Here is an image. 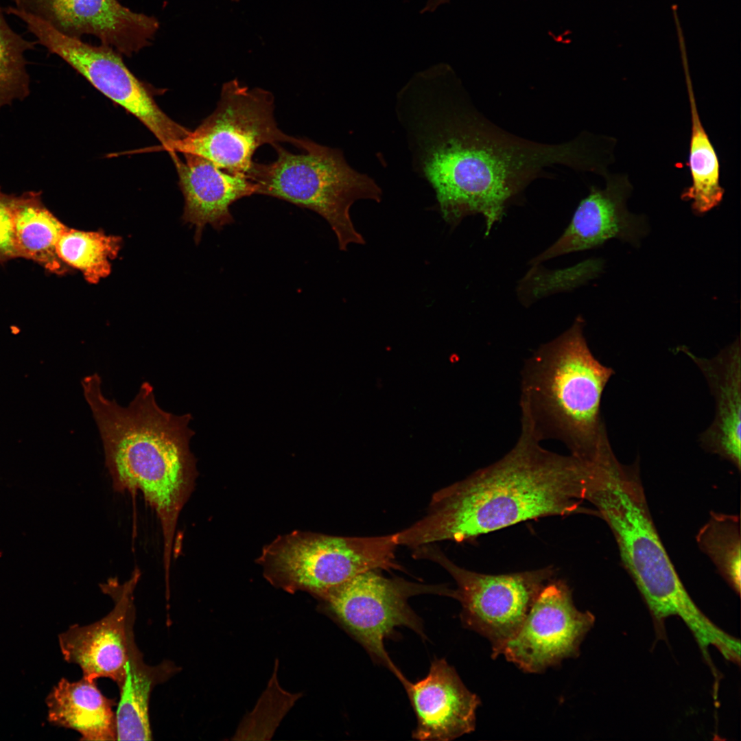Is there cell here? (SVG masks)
Returning a JSON list of instances; mask_svg holds the SVG:
<instances>
[{"mask_svg":"<svg viewBox=\"0 0 741 741\" xmlns=\"http://www.w3.org/2000/svg\"><path fill=\"white\" fill-rule=\"evenodd\" d=\"M426 135L423 169L434 189L443 219L456 226L471 215L485 220V235L506 208L545 169L563 165L591 171L596 152L587 132L548 144L507 132L460 94Z\"/></svg>","mask_w":741,"mask_h":741,"instance_id":"cell-1","label":"cell"},{"mask_svg":"<svg viewBox=\"0 0 741 741\" xmlns=\"http://www.w3.org/2000/svg\"><path fill=\"white\" fill-rule=\"evenodd\" d=\"M540 442L521 426L501 459L435 493L427 513L396 532L398 545L461 543L528 520L587 513L580 505L587 462L545 449Z\"/></svg>","mask_w":741,"mask_h":741,"instance_id":"cell-2","label":"cell"},{"mask_svg":"<svg viewBox=\"0 0 741 741\" xmlns=\"http://www.w3.org/2000/svg\"><path fill=\"white\" fill-rule=\"evenodd\" d=\"M82 386L114 490L141 492L160 521L167 578L178 519L198 475L196 459L189 449L195 434L189 426L192 416L163 410L148 381L141 384L127 407L104 395L97 373L84 377Z\"/></svg>","mask_w":741,"mask_h":741,"instance_id":"cell-3","label":"cell"},{"mask_svg":"<svg viewBox=\"0 0 741 741\" xmlns=\"http://www.w3.org/2000/svg\"><path fill=\"white\" fill-rule=\"evenodd\" d=\"M576 318L555 339L541 345L521 370V426L539 440L555 439L571 455L592 458L609 440L600 415L604 388L615 374L591 353Z\"/></svg>","mask_w":741,"mask_h":741,"instance_id":"cell-4","label":"cell"},{"mask_svg":"<svg viewBox=\"0 0 741 741\" xmlns=\"http://www.w3.org/2000/svg\"><path fill=\"white\" fill-rule=\"evenodd\" d=\"M638 464H622L611 447L589 462L584 500L607 523L622 561L658 624L679 617L693 635L704 633L710 620L694 602L657 532L646 502Z\"/></svg>","mask_w":741,"mask_h":741,"instance_id":"cell-5","label":"cell"},{"mask_svg":"<svg viewBox=\"0 0 741 741\" xmlns=\"http://www.w3.org/2000/svg\"><path fill=\"white\" fill-rule=\"evenodd\" d=\"M272 146L277 158L268 164L253 162L246 174L257 186L256 194L317 213L330 225L342 250L351 244H364L349 210L360 199L381 200V189L373 180L353 169L340 150L314 141L305 154L290 152L279 143Z\"/></svg>","mask_w":741,"mask_h":741,"instance_id":"cell-6","label":"cell"},{"mask_svg":"<svg viewBox=\"0 0 741 741\" xmlns=\"http://www.w3.org/2000/svg\"><path fill=\"white\" fill-rule=\"evenodd\" d=\"M395 533L340 537L294 532L268 545L259 558L268 578L319 597L369 570L397 569Z\"/></svg>","mask_w":741,"mask_h":741,"instance_id":"cell-7","label":"cell"},{"mask_svg":"<svg viewBox=\"0 0 741 741\" xmlns=\"http://www.w3.org/2000/svg\"><path fill=\"white\" fill-rule=\"evenodd\" d=\"M274 109L270 92L249 89L237 79L231 80L223 84L213 113L196 129L163 150L196 154L224 170L246 176L260 146L287 142L306 151L313 142L283 132L274 119Z\"/></svg>","mask_w":741,"mask_h":741,"instance_id":"cell-8","label":"cell"},{"mask_svg":"<svg viewBox=\"0 0 741 741\" xmlns=\"http://www.w3.org/2000/svg\"><path fill=\"white\" fill-rule=\"evenodd\" d=\"M379 571L362 572L320 598L370 657L390 670L403 685L408 680L391 661L385 649L384 639L396 627L402 626L424 637L422 622L410 608L408 598L427 592L450 596L451 590L388 578Z\"/></svg>","mask_w":741,"mask_h":741,"instance_id":"cell-9","label":"cell"},{"mask_svg":"<svg viewBox=\"0 0 741 741\" xmlns=\"http://www.w3.org/2000/svg\"><path fill=\"white\" fill-rule=\"evenodd\" d=\"M416 556L433 560L455 580L451 596L462 607L461 620L467 628L486 637L492 657L500 655L506 642L517 633L544 585L554 573L551 567L503 574H486L461 567L432 544L414 550Z\"/></svg>","mask_w":741,"mask_h":741,"instance_id":"cell-10","label":"cell"},{"mask_svg":"<svg viewBox=\"0 0 741 741\" xmlns=\"http://www.w3.org/2000/svg\"><path fill=\"white\" fill-rule=\"evenodd\" d=\"M5 11L23 21L37 43L61 58L99 91L136 117L159 141L161 148L189 132L163 112L113 47L94 46L65 36L15 7L9 6Z\"/></svg>","mask_w":741,"mask_h":741,"instance_id":"cell-11","label":"cell"},{"mask_svg":"<svg viewBox=\"0 0 741 741\" xmlns=\"http://www.w3.org/2000/svg\"><path fill=\"white\" fill-rule=\"evenodd\" d=\"M594 622L592 613L575 607L565 582L551 579L501 655L525 672H542L565 659L576 657Z\"/></svg>","mask_w":741,"mask_h":741,"instance_id":"cell-12","label":"cell"},{"mask_svg":"<svg viewBox=\"0 0 741 741\" xmlns=\"http://www.w3.org/2000/svg\"><path fill=\"white\" fill-rule=\"evenodd\" d=\"M15 8L69 37L85 34L128 56L150 45L159 28L152 16L117 0H14Z\"/></svg>","mask_w":741,"mask_h":741,"instance_id":"cell-13","label":"cell"},{"mask_svg":"<svg viewBox=\"0 0 741 741\" xmlns=\"http://www.w3.org/2000/svg\"><path fill=\"white\" fill-rule=\"evenodd\" d=\"M141 572L136 568L131 577L121 584L110 578L100 584L102 591L111 597L113 609L102 619L88 625L70 626L59 636L64 659L80 666L84 678H108L118 686L126 671L128 639L134 628V591Z\"/></svg>","mask_w":741,"mask_h":741,"instance_id":"cell-14","label":"cell"},{"mask_svg":"<svg viewBox=\"0 0 741 741\" xmlns=\"http://www.w3.org/2000/svg\"><path fill=\"white\" fill-rule=\"evenodd\" d=\"M601 175L605 178V187H591L589 195L579 203L562 235L532 259L530 264L593 248L612 238L635 246L639 244L648 228L642 215L627 210L626 200L632 191L628 177L611 174L607 169Z\"/></svg>","mask_w":741,"mask_h":741,"instance_id":"cell-15","label":"cell"},{"mask_svg":"<svg viewBox=\"0 0 741 741\" xmlns=\"http://www.w3.org/2000/svg\"><path fill=\"white\" fill-rule=\"evenodd\" d=\"M403 686L416 716L413 738L448 741L474 730L480 699L445 659H435L424 679Z\"/></svg>","mask_w":741,"mask_h":741,"instance_id":"cell-16","label":"cell"},{"mask_svg":"<svg viewBox=\"0 0 741 741\" xmlns=\"http://www.w3.org/2000/svg\"><path fill=\"white\" fill-rule=\"evenodd\" d=\"M170 154L185 197L183 219L196 226V242L200 241L207 224L220 231L233 223L231 206L244 197L256 194L255 183L244 174L224 170L196 154L183 153V161L176 153Z\"/></svg>","mask_w":741,"mask_h":741,"instance_id":"cell-17","label":"cell"},{"mask_svg":"<svg viewBox=\"0 0 741 741\" xmlns=\"http://www.w3.org/2000/svg\"><path fill=\"white\" fill-rule=\"evenodd\" d=\"M676 350L686 355L698 367L714 398V419L701 434V445L740 470L741 351L739 338L708 359L696 355L684 346Z\"/></svg>","mask_w":741,"mask_h":741,"instance_id":"cell-18","label":"cell"},{"mask_svg":"<svg viewBox=\"0 0 741 741\" xmlns=\"http://www.w3.org/2000/svg\"><path fill=\"white\" fill-rule=\"evenodd\" d=\"M96 680L62 679L47 696L48 720L78 731L81 740H117L115 699L104 696Z\"/></svg>","mask_w":741,"mask_h":741,"instance_id":"cell-19","label":"cell"},{"mask_svg":"<svg viewBox=\"0 0 741 741\" xmlns=\"http://www.w3.org/2000/svg\"><path fill=\"white\" fill-rule=\"evenodd\" d=\"M180 668L170 660L156 666L148 665L134 641V628L128 635V652L124 681L119 687L117 703V740H151L149 716L150 695L158 684L165 683Z\"/></svg>","mask_w":741,"mask_h":741,"instance_id":"cell-20","label":"cell"},{"mask_svg":"<svg viewBox=\"0 0 741 741\" xmlns=\"http://www.w3.org/2000/svg\"><path fill=\"white\" fill-rule=\"evenodd\" d=\"M684 68L692 124L687 163L692 185L683 190L681 198L685 201H692L693 212L701 215L720 203L725 190L720 184L718 157L701 123L685 61Z\"/></svg>","mask_w":741,"mask_h":741,"instance_id":"cell-21","label":"cell"},{"mask_svg":"<svg viewBox=\"0 0 741 741\" xmlns=\"http://www.w3.org/2000/svg\"><path fill=\"white\" fill-rule=\"evenodd\" d=\"M67 229L35 197L16 199L14 234L16 253L43 263L51 270L60 268L56 244Z\"/></svg>","mask_w":741,"mask_h":741,"instance_id":"cell-22","label":"cell"},{"mask_svg":"<svg viewBox=\"0 0 741 741\" xmlns=\"http://www.w3.org/2000/svg\"><path fill=\"white\" fill-rule=\"evenodd\" d=\"M120 247V239L101 232L67 229L56 244L59 259L82 271L86 279L98 282L109 274L110 260Z\"/></svg>","mask_w":741,"mask_h":741,"instance_id":"cell-23","label":"cell"},{"mask_svg":"<svg viewBox=\"0 0 741 741\" xmlns=\"http://www.w3.org/2000/svg\"><path fill=\"white\" fill-rule=\"evenodd\" d=\"M698 546L739 593L740 591V528L736 515L711 513L696 536Z\"/></svg>","mask_w":741,"mask_h":741,"instance_id":"cell-24","label":"cell"},{"mask_svg":"<svg viewBox=\"0 0 741 741\" xmlns=\"http://www.w3.org/2000/svg\"><path fill=\"white\" fill-rule=\"evenodd\" d=\"M36 43L15 32L0 8V110L29 95L30 77L24 55L27 51L34 49Z\"/></svg>","mask_w":741,"mask_h":741,"instance_id":"cell-25","label":"cell"},{"mask_svg":"<svg viewBox=\"0 0 741 741\" xmlns=\"http://www.w3.org/2000/svg\"><path fill=\"white\" fill-rule=\"evenodd\" d=\"M16 199L0 191V256L16 252L14 234V209Z\"/></svg>","mask_w":741,"mask_h":741,"instance_id":"cell-26","label":"cell"},{"mask_svg":"<svg viewBox=\"0 0 741 741\" xmlns=\"http://www.w3.org/2000/svg\"><path fill=\"white\" fill-rule=\"evenodd\" d=\"M447 1V0H430V2L427 4V5H429V8H434L437 5H440L442 3H445Z\"/></svg>","mask_w":741,"mask_h":741,"instance_id":"cell-27","label":"cell"}]
</instances>
